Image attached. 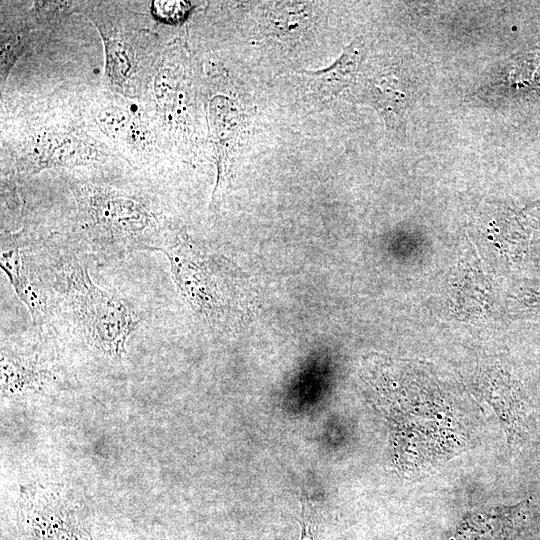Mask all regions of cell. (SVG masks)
<instances>
[{
	"label": "cell",
	"instance_id": "7a4b0ae2",
	"mask_svg": "<svg viewBox=\"0 0 540 540\" xmlns=\"http://www.w3.org/2000/svg\"><path fill=\"white\" fill-rule=\"evenodd\" d=\"M54 288L88 342L108 355H120L139 327L141 314L126 300L98 287L74 258L57 266Z\"/></svg>",
	"mask_w": 540,
	"mask_h": 540
},
{
	"label": "cell",
	"instance_id": "8fae6325",
	"mask_svg": "<svg viewBox=\"0 0 540 540\" xmlns=\"http://www.w3.org/2000/svg\"><path fill=\"white\" fill-rule=\"evenodd\" d=\"M371 93L386 125L390 128L397 127L399 115L402 112L403 95L401 91L397 90L388 79L381 78L371 84Z\"/></svg>",
	"mask_w": 540,
	"mask_h": 540
},
{
	"label": "cell",
	"instance_id": "277c9868",
	"mask_svg": "<svg viewBox=\"0 0 540 540\" xmlns=\"http://www.w3.org/2000/svg\"><path fill=\"white\" fill-rule=\"evenodd\" d=\"M91 143L78 134L62 129H46L38 133L28 146L19 165L25 175L55 167L86 165L97 159Z\"/></svg>",
	"mask_w": 540,
	"mask_h": 540
},
{
	"label": "cell",
	"instance_id": "52a82bcc",
	"mask_svg": "<svg viewBox=\"0 0 540 540\" xmlns=\"http://www.w3.org/2000/svg\"><path fill=\"white\" fill-rule=\"evenodd\" d=\"M0 266L32 320L42 323L47 313L46 299L31 281L19 245L2 240Z\"/></svg>",
	"mask_w": 540,
	"mask_h": 540
},
{
	"label": "cell",
	"instance_id": "6da1fadb",
	"mask_svg": "<svg viewBox=\"0 0 540 540\" xmlns=\"http://www.w3.org/2000/svg\"><path fill=\"white\" fill-rule=\"evenodd\" d=\"M77 224L86 248L101 262L135 251H161L179 231L166 226L140 196L107 186L74 182Z\"/></svg>",
	"mask_w": 540,
	"mask_h": 540
},
{
	"label": "cell",
	"instance_id": "30bf717a",
	"mask_svg": "<svg viewBox=\"0 0 540 540\" xmlns=\"http://www.w3.org/2000/svg\"><path fill=\"white\" fill-rule=\"evenodd\" d=\"M268 14V26L276 34L294 35L309 23V6L304 3H277Z\"/></svg>",
	"mask_w": 540,
	"mask_h": 540
},
{
	"label": "cell",
	"instance_id": "7c38bea8",
	"mask_svg": "<svg viewBox=\"0 0 540 540\" xmlns=\"http://www.w3.org/2000/svg\"><path fill=\"white\" fill-rule=\"evenodd\" d=\"M1 35V81L3 82L22 50L23 40L21 33L2 31Z\"/></svg>",
	"mask_w": 540,
	"mask_h": 540
},
{
	"label": "cell",
	"instance_id": "5b68a950",
	"mask_svg": "<svg viewBox=\"0 0 540 540\" xmlns=\"http://www.w3.org/2000/svg\"><path fill=\"white\" fill-rule=\"evenodd\" d=\"M208 125L216 155L217 182L213 192L215 195L230 172L239 145L243 119L237 104L222 94L211 97L208 103Z\"/></svg>",
	"mask_w": 540,
	"mask_h": 540
},
{
	"label": "cell",
	"instance_id": "ba28073f",
	"mask_svg": "<svg viewBox=\"0 0 540 540\" xmlns=\"http://www.w3.org/2000/svg\"><path fill=\"white\" fill-rule=\"evenodd\" d=\"M94 21L103 40L106 76L112 85L124 89L132 82L138 63L132 42L106 23Z\"/></svg>",
	"mask_w": 540,
	"mask_h": 540
},
{
	"label": "cell",
	"instance_id": "3957f363",
	"mask_svg": "<svg viewBox=\"0 0 540 540\" xmlns=\"http://www.w3.org/2000/svg\"><path fill=\"white\" fill-rule=\"evenodd\" d=\"M162 252L180 294L191 309L211 326H223L231 306L225 260L199 248L182 232Z\"/></svg>",
	"mask_w": 540,
	"mask_h": 540
},
{
	"label": "cell",
	"instance_id": "8992f818",
	"mask_svg": "<svg viewBox=\"0 0 540 540\" xmlns=\"http://www.w3.org/2000/svg\"><path fill=\"white\" fill-rule=\"evenodd\" d=\"M362 57V46L355 40L329 67L317 71H302L312 94L321 98L333 97L355 79Z\"/></svg>",
	"mask_w": 540,
	"mask_h": 540
},
{
	"label": "cell",
	"instance_id": "9c48e42d",
	"mask_svg": "<svg viewBox=\"0 0 540 540\" xmlns=\"http://www.w3.org/2000/svg\"><path fill=\"white\" fill-rule=\"evenodd\" d=\"M97 122L115 141L126 145H140L145 141L143 130L135 116L126 108L114 104L102 106Z\"/></svg>",
	"mask_w": 540,
	"mask_h": 540
}]
</instances>
